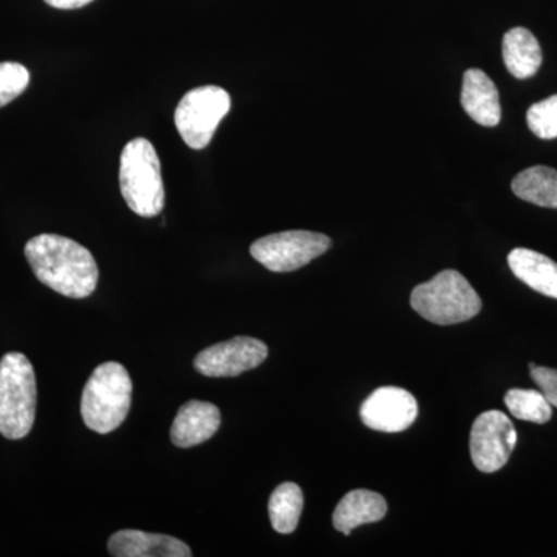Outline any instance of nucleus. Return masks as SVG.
Here are the masks:
<instances>
[{
    "mask_svg": "<svg viewBox=\"0 0 557 557\" xmlns=\"http://www.w3.org/2000/svg\"><path fill=\"white\" fill-rule=\"evenodd\" d=\"M505 405L512 417L531 423L545 424L552 420L553 410L541 391L533 388H511L505 395Z\"/></svg>",
    "mask_w": 557,
    "mask_h": 557,
    "instance_id": "obj_19",
    "label": "nucleus"
},
{
    "mask_svg": "<svg viewBox=\"0 0 557 557\" xmlns=\"http://www.w3.org/2000/svg\"><path fill=\"white\" fill-rule=\"evenodd\" d=\"M461 106L480 126L496 127L500 123L502 108L498 90L483 70L469 69L463 75Z\"/></svg>",
    "mask_w": 557,
    "mask_h": 557,
    "instance_id": "obj_13",
    "label": "nucleus"
},
{
    "mask_svg": "<svg viewBox=\"0 0 557 557\" xmlns=\"http://www.w3.org/2000/svg\"><path fill=\"white\" fill-rule=\"evenodd\" d=\"M530 372L534 383L541 388L542 394L548 399L549 405L557 408V370L530 364Z\"/></svg>",
    "mask_w": 557,
    "mask_h": 557,
    "instance_id": "obj_22",
    "label": "nucleus"
},
{
    "mask_svg": "<svg viewBox=\"0 0 557 557\" xmlns=\"http://www.w3.org/2000/svg\"><path fill=\"white\" fill-rule=\"evenodd\" d=\"M131 403L129 373L119 362H104L94 370L84 387L81 416L91 431L109 434L126 420Z\"/></svg>",
    "mask_w": 557,
    "mask_h": 557,
    "instance_id": "obj_2",
    "label": "nucleus"
},
{
    "mask_svg": "<svg viewBox=\"0 0 557 557\" xmlns=\"http://www.w3.org/2000/svg\"><path fill=\"white\" fill-rule=\"evenodd\" d=\"M518 443L515 424L500 410L480 413L469 435L472 461L479 471L493 474L508 463Z\"/></svg>",
    "mask_w": 557,
    "mask_h": 557,
    "instance_id": "obj_8",
    "label": "nucleus"
},
{
    "mask_svg": "<svg viewBox=\"0 0 557 557\" xmlns=\"http://www.w3.org/2000/svg\"><path fill=\"white\" fill-rule=\"evenodd\" d=\"M502 51H504L505 65L515 78H531L541 69V46L536 36L527 28L516 27L505 33Z\"/></svg>",
    "mask_w": 557,
    "mask_h": 557,
    "instance_id": "obj_16",
    "label": "nucleus"
},
{
    "mask_svg": "<svg viewBox=\"0 0 557 557\" xmlns=\"http://www.w3.org/2000/svg\"><path fill=\"white\" fill-rule=\"evenodd\" d=\"M120 186L127 207L139 218H156L163 211L161 164L149 139H131L124 146L120 160Z\"/></svg>",
    "mask_w": 557,
    "mask_h": 557,
    "instance_id": "obj_3",
    "label": "nucleus"
},
{
    "mask_svg": "<svg viewBox=\"0 0 557 557\" xmlns=\"http://www.w3.org/2000/svg\"><path fill=\"white\" fill-rule=\"evenodd\" d=\"M109 553L115 557H189L185 542L166 534L123 530L109 539Z\"/></svg>",
    "mask_w": 557,
    "mask_h": 557,
    "instance_id": "obj_12",
    "label": "nucleus"
},
{
    "mask_svg": "<svg viewBox=\"0 0 557 557\" xmlns=\"http://www.w3.org/2000/svg\"><path fill=\"white\" fill-rule=\"evenodd\" d=\"M359 416L373 431L388 434L406 431L417 420V399L405 388L380 387L362 403Z\"/></svg>",
    "mask_w": 557,
    "mask_h": 557,
    "instance_id": "obj_10",
    "label": "nucleus"
},
{
    "mask_svg": "<svg viewBox=\"0 0 557 557\" xmlns=\"http://www.w3.org/2000/svg\"><path fill=\"white\" fill-rule=\"evenodd\" d=\"M36 376L25 355L11 351L0 361V434L21 440L32 431L36 417Z\"/></svg>",
    "mask_w": 557,
    "mask_h": 557,
    "instance_id": "obj_5",
    "label": "nucleus"
},
{
    "mask_svg": "<svg viewBox=\"0 0 557 557\" xmlns=\"http://www.w3.org/2000/svg\"><path fill=\"white\" fill-rule=\"evenodd\" d=\"M222 423L218 406L190 399L180 408L171 428L172 443L178 448H193L214 437Z\"/></svg>",
    "mask_w": 557,
    "mask_h": 557,
    "instance_id": "obj_11",
    "label": "nucleus"
},
{
    "mask_svg": "<svg viewBox=\"0 0 557 557\" xmlns=\"http://www.w3.org/2000/svg\"><path fill=\"white\" fill-rule=\"evenodd\" d=\"M30 83V73L17 62H0V108L16 100Z\"/></svg>",
    "mask_w": 557,
    "mask_h": 557,
    "instance_id": "obj_21",
    "label": "nucleus"
},
{
    "mask_svg": "<svg viewBox=\"0 0 557 557\" xmlns=\"http://www.w3.org/2000/svg\"><path fill=\"white\" fill-rule=\"evenodd\" d=\"M410 306L429 322L453 325L478 317L482 299L458 271L445 270L413 288Z\"/></svg>",
    "mask_w": 557,
    "mask_h": 557,
    "instance_id": "obj_4",
    "label": "nucleus"
},
{
    "mask_svg": "<svg viewBox=\"0 0 557 557\" xmlns=\"http://www.w3.org/2000/svg\"><path fill=\"white\" fill-rule=\"evenodd\" d=\"M304 508L302 490L296 483H282L271 494L269 511L271 525L281 534H289L298 528Z\"/></svg>",
    "mask_w": 557,
    "mask_h": 557,
    "instance_id": "obj_18",
    "label": "nucleus"
},
{
    "mask_svg": "<svg viewBox=\"0 0 557 557\" xmlns=\"http://www.w3.org/2000/svg\"><path fill=\"white\" fill-rule=\"evenodd\" d=\"M508 265L528 287L557 299V263L547 256L533 249L516 248L508 255Z\"/></svg>",
    "mask_w": 557,
    "mask_h": 557,
    "instance_id": "obj_15",
    "label": "nucleus"
},
{
    "mask_svg": "<svg viewBox=\"0 0 557 557\" xmlns=\"http://www.w3.org/2000/svg\"><path fill=\"white\" fill-rule=\"evenodd\" d=\"M330 247L332 239L325 234L298 230L262 237L251 245L249 251L265 269L274 273H289L302 269Z\"/></svg>",
    "mask_w": 557,
    "mask_h": 557,
    "instance_id": "obj_7",
    "label": "nucleus"
},
{
    "mask_svg": "<svg viewBox=\"0 0 557 557\" xmlns=\"http://www.w3.org/2000/svg\"><path fill=\"white\" fill-rule=\"evenodd\" d=\"M527 123L536 137L557 138V95L531 106L527 112Z\"/></svg>",
    "mask_w": 557,
    "mask_h": 557,
    "instance_id": "obj_20",
    "label": "nucleus"
},
{
    "mask_svg": "<svg viewBox=\"0 0 557 557\" xmlns=\"http://www.w3.org/2000/svg\"><path fill=\"white\" fill-rule=\"evenodd\" d=\"M230 109L228 91L218 86L197 87L178 102L174 115L175 126L190 149H205Z\"/></svg>",
    "mask_w": 557,
    "mask_h": 557,
    "instance_id": "obj_6",
    "label": "nucleus"
},
{
    "mask_svg": "<svg viewBox=\"0 0 557 557\" xmlns=\"http://www.w3.org/2000/svg\"><path fill=\"white\" fill-rule=\"evenodd\" d=\"M25 258L36 277L62 296L89 298L97 288V260L78 242L58 234H40L25 245Z\"/></svg>",
    "mask_w": 557,
    "mask_h": 557,
    "instance_id": "obj_1",
    "label": "nucleus"
},
{
    "mask_svg": "<svg viewBox=\"0 0 557 557\" xmlns=\"http://www.w3.org/2000/svg\"><path fill=\"white\" fill-rule=\"evenodd\" d=\"M267 357L269 347L262 341L237 336L201 350L194 359V368L209 379H226L259 368Z\"/></svg>",
    "mask_w": 557,
    "mask_h": 557,
    "instance_id": "obj_9",
    "label": "nucleus"
},
{
    "mask_svg": "<svg viewBox=\"0 0 557 557\" xmlns=\"http://www.w3.org/2000/svg\"><path fill=\"white\" fill-rule=\"evenodd\" d=\"M387 512V504L379 493L355 490L346 494L333 512V527L350 536L351 530L366 523L380 522Z\"/></svg>",
    "mask_w": 557,
    "mask_h": 557,
    "instance_id": "obj_14",
    "label": "nucleus"
},
{
    "mask_svg": "<svg viewBox=\"0 0 557 557\" xmlns=\"http://www.w3.org/2000/svg\"><path fill=\"white\" fill-rule=\"evenodd\" d=\"M512 193L528 203L557 209V171L548 166H533L516 175Z\"/></svg>",
    "mask_w": 557,
    "mask_h": 557,
    "instance_id": "obj_17",
    "label": "nucleus"
},
{
    "mask_svg": "<svg viewBox=\"0 0 557 557\" xmlns=\"http://www.w3.org/2000/svg\"><path fill=\"white\" fill-rule=\"evenodd\" d=\"M44 2L47 5L53 7V9L76 10L89 5L94 0H44Z\"/></svg>",
    "mask_w": 557,
    "mask_h": 557,
    "instance_id": "obj_23",
    "label": "nucleus"
}]
</instances>
